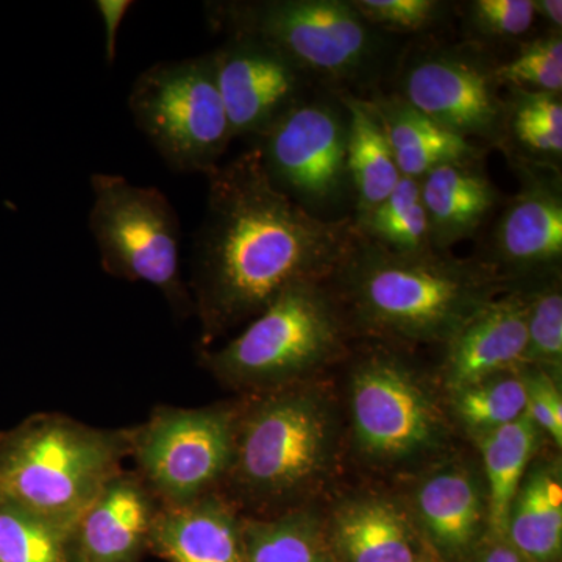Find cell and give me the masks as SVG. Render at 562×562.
<instances>
[{
  "mask_svg": "<svg viewBox=\"0 0 562 562\" xmlns=\"http://www.w3.org/2000/svg\"><path fill=\"white\" fill-rule=\"evenodd\" d=\"M497 65L472 44L424 46L403 58L395 94L454 135L501 147L505 101Z\"/></svg>",
  "mask_w": 562,
  "mask_h": 562,
  "instance_id": "7c38bea8",
  "label": "cell"
},
{
  "mask_svg": "<svg viewBox=\"0 0 562 562\" xmlns=\"http://www.w3.org/2000/svg\"><path fill=\"white\" fill-rule=\"evenodd\" d=\"M464 21L473 38L505 43L522 38L538 20L532 0H472Z\"/></svg>",
  "mask_w": 562,
  "mask_h": 562,
  "instance_id": "d6a6232c",
  "label": "cell"
},
{
  "mask_svg": "<svg viewBox=\"0 0 562 562\" xmlns=\"http://www.w3.org/2000/svg\"><path fill=\"white\" fill-rule=\"evenodd\" d=\"M483 158L447 162L420 179L432 249L450 251L454 244L479 235L502 209V192L492 183Z\"/></svg>",
  "mask_w": 562,
  "mask_h": 562,
  "instance_id": "ffe728a7",
  "label": "cell"
},
{
  "mask_svg": "<svg viewBox=\"0 0 562 562\" xmlns=\"http://www.w3.org/2000/svg\"><path fill=\"white\" fill-rule=\"evenodd\" d=\"M0 562H77L76 525L0 495Z\"/></svg>",
  "mask_w": 562,
  "mask_h": 562,
  "instance_id": "4316f807",
  "label": "cell"
},
{
  "mask_svg": "<svg viewBox=\"0 0 562 562\" xmlns=\"http://www.w3.org/2000/svg\"><path fill=\"white\" fill-rule=\"evenodd\" d=\"M325 536L333 562H419L428 552L408 506L384 495L342 502Z\"/></svg>",
  "mask_w": 562,
  "mask_h": 562,
  "instance_id": "ac0fdd59",
  "label": "cell"
},
{
  "mask_svg": "<svg viewBox=\"0 0 562 562\" xmlns=\"http://www.w3.org/2000/svg\"><path fill=\"white\" fill-rule=\"evenodd\" d=\"M355 449L371 464L397 468L430 457L449 438L446 416L430 386L408 362L372 351L349 379Z\"/></svg>",
  "mask_w": 562,
  "mask_h": 562,
  "instance_id": "9c48e42d",
  "label": "cell"
},
{
  "mask_svg": "<svg viewBox=\"0 0 562 562\" xmlns=\"http://www.w3.org/2000/svg\"><path fill=\"white\" fill-rule=\"evenodd\" d=\"M349 111L347 169L353 194V222L364 220L397 188L402 173L379 114L369 99L342 92Z\"/></svg>",
  "mask_w": 562,
  "mask_h": 562,
  "instance_id": "7402d4cb",
  "label": "cell"
},
{
  "mask_svg": "<svg viewBox=\"0 0 562 562\" xmlns=\"http://www.w3.org/2000/svg\"><path fill=\"white\" fill-rule=\"evenodd\" d=\"M535 3L536 20H542L549 25V32L562 31V2L561 0H532Z\"/></svg>",
  "mask_w": 562,
  "mask_h": 562,
  "instance_id": "8d00e7d4",
  "label": "cell"
},
{
  "mask_svg": "<svg viewBox=\"0 0 562 562\" xmlns=\"http://www.w3.org/2000/svg\"><path fill=\"white\" fill-rule=\"evenodd\" d=\"M369 101L382 121L402 177L420 180L447 162L484 157V147L447 131L395 92L373 94Z\"/></svg>",
  "mask_w": 562,
  "mask_h": 562,
  "instance_id": "44dd1931",
  "label": "cell"
},
{
  "mask_svg": "<svg viewBox=\"0 0 562 562\" xmlns=\"http://www.w3.org/2000/svg\"><path fill=\"white\" fill-rule=\"evenodd\" d=\"M349 111L342 91L310 92L258 139L262 168L277 190L313 216L342 220L353 206L349 169Z\"/></svg>",
  "mask_w": 562,
  "mask_h": 562,
  "instance_id": "30bf717a",
  "label": "cell"
},
{
  "mask_svg": "<svg viewBox=\"0 0 562 562\" xmlns=\"http://www.w3.org/2000/svg\"><path fill=\"white\" fill-rule=\"evenodd\" d=\"M419 562H438L435 560V558L431 557L430 553H425V557L422 558V560Z\"/></svg>",
  "mask_w": 562,
  "mask_h": 562,
  "instance_id": "74e56055",
  "label": "cell"
},
{
  "mask_svg": "<svg viewBox=\"0 0 562 562\" xmlns=\"http://www.w3.org/2000/svg\"><path fill=\"white\" fill-rule=\"evenodd\" d=\"M327 283L351 330L442 346L473 314L508 291L506 281L480 257L438 250L395 254L358 232Z\"/></svg>",
  "mask_w": 562,
  "mask_h": 562,
  "instance_id": "7a4b0ae2",
  "label": "cell"
},
{
  "mask_svg": "<svg viewBox=\"0 0 562 562\" xmlns=\"http://www.w3.org/2000/svg\"><path fill=\"white\" fill-rule=\"evenodd\" d=\"M236 403L180 408L161 405L131 428L135 471L162 506L221 492L231 471Z\"/></svg>",
  "mask_w": 562,
  "mask_h": 562,
  "instance_id": "8fae6325",
  "label": "cell"
},
{
  "mask_svg": "<svg viewBox=\"0 0 562 562\" xmlns=\"http://www.w3.org/2000/svg\"><path fill=\"white\" fill-rule=\"evenodd\" d=\"M244 562H333L325 520L305 508L243 516Z\"/></svg>",
  "mask_w": 562,
  "mask_h": 562,
  "instance_id": "484cf974",
  "label": "cell"
},
{
  "mask_svg": "<svg viewBox=\"0 0 562 562\" xmlns=\"http://www.w3.org/2000/svg\"><path fill=\"white\" fill-rule=\"evenodd\" d=\"M338 416L330 395L306 382L236 402L231 471L221 494L243 516L301 508L331 475Z\"/></svg>",
  "mask_w": 562,
  "mask_h": 562,
  "instance_id": "3957f363",
  "label": "cell"
},
{
  "mask_svg": "<svg viewBox=\"0 0 562 562\" xmlns=\"http://www.w3.org/2000/svg\"><path fill=\"white\" fill-rule=\"evenodd\" d=\"M561 273L550 272L508 283V288L520 292L527 310V351L524 364L542 369L558 382H561L562 372Z\"/></svg>",
  "mask_w": 562,
  "mask_h": 562,
  "instance_id": "f1b7e54d",
  "label": "cell"
},
{
  "mask_svg": "<svg viewBox=\"0 0 562 562\" xmlns=\"http://www.w3.org/2000/svg\"><path fill=\"white\" fill-rule=\"evenodd\" d=\"M443 347L441 376L447 392L522 368L527 310L520 292L508 288L473 314Z\"/></svg>",
  "mask_w": 562,
  "mask_h": 562,
  "instance_id": "e0dca14e",
  "label": "cell"
},
{
  "mask_svg": "<svg viewBox=\"0 0 562 562\" xmlns=\"http://www.w3.org/2000/svg\"><path fill=\"white\" fill-rule=\"evenodd\" d=\"M498 85L508 90L562 92V33L549 32L525 43L516 57L498 63Z\"/></svg>",
  "mask_w": 562,
  "mask_h": 562,
  "instance_id": "4dcf8cb0",
  "label": "cell"
},
{
  "mask_svg": "<svg viewBox=\"0 0 562 562\" xmlns=\"http://www.w3.org/2000/svg\"><path fill=\"white\" fill-rule=\"evenodd\" d=\"M355 228L369 241L395 254L431 251L430 225L422 201L420 180L402 177L386 201L380 203Z\"/></svg>",
  "mask_w": 562,
  "mask_h": 562,
  "instance_id": "83f0119b",
  "label": "cell"
},
{
  "mask_svg": "<svg viewBox=\"0 0 562 562\" xmlns=\"http://www.w3.org/2000/svg\"><path fill=\"white\" fill-rule=\"evenodd\" d=\"M501 147L509 160L561 168L562 98L550 92L509 90Z\"/></svg>",
  "mask_w": 562,
  "mask_h": 562,
  "instance_id": "d4e9b609",
  "label": "cell"
},
{
  "mask_svg": "<svg viewBox=\"0 0 562 562\" xmlns=\"http://www.w3.org/2000/svg\"><path fill=\"white\" fill-rule=\"evenodd\" d=\"M449 394L454 419L472 438L505 427L527 413L520 369L498 373Z\"/></svg>",
  "mask_w": 562,
  "mask_h": 562,
  "instance_id": "f546056e",
  "label": "cell"
},
{
  "mask_svg": "<svg viewBox=\"0 0 562 562\" xmlns=\"http://www.w3.org/2000/svg\"><path fill=\"white\" fill-rule=\"evenodd\" d=\"M149 553L166 562H244L243 514L221 492L187 505H161Z\"/></svg>",
  "mask_w": 562,
  "mask_h": 562,
  "instance_id": "d6986e66",
  "label": "cell"
},
{
  "mask_svg": "<svg viewBox=\"0 0 562 562\" xmlns=\"http://www.w3.org/2000/svg\"><path fill=\"white\" fill-rule=\"evenodd\" d=\"M160 509L138 473L121 469L77 520V562L143 561Z\"/></svg>",
  "mask_w": 562,
  "mask_h": 562,
  "instance_id": "2e32d148",
  "label": "cell"
},
{
  "mask_svg": "<svg viewBox=\"0 0 562 562\" xmlns=\"http://www.w3.org/2000/svg\"><path fill=\"white\" fill-rule=\"evenodd\" d=\"M205 177L188 288L206 347L292 284L330 279L357 231L353 217L319 220L277 190L257 146Z\"/></svg>",
  "mask_w": 562,
  "mask_h": 562,
  "instance_id": "6da1fadb",
  "label": "cell"
},
{
  "mask_svg": "<svg viewBox=\"0 0 562 562\" xmlns=\"http://www.w3.org/2000/svg\"><path fill=\"white\" fill-rule=\"evenodd\" d=\"M541 432L530 414L525 413L505 427L473 436L482 452L491 538H505L509 509L531 465Z\"/></svg>",
  "mask_w": 562,
  "mask_h": 562,
  "instance_id": "cb8c5ba5",
  "label": "cell"
},
{
  "mask_svg": "<svg viewBox=\"0 0 562 562\" xmlns=\"http://www.w3.org/2000/svg\"><path fill=\"white\" fill-rule=\"evenodd\" d=\"M408 512L438 562H469L490 530L483 475L460 460L439 462L414 486Z\"/></svg>",
  "mask_w": 562,
  "mask_h": 562,
  "instance_id": "9a60e30c",
  "label": "cell"
},
{
  "mask_svg": "<svg viewBox=\"0 0 562 562\" xmlns=\"http://www.w3.org/2000/svg\"><path fill=\"white\" fill-rule=\"evenodd\" d=\"M233 138L260 139L316 83L269 44L227 36L210 52Z\"/></svg>",
  "mask_w": 562,
  "mask_h": 562,
  "instance_id": "5bb4252c",
  "label": "cell"
},
{
  "mask_svg": "<svg viewBox=\"0 0 562 562\" xmlns=\"http://www.w3.org/2000/svg\"><path fill=\"white\" fill-rule=\"evenodd\" d=\"M88 227L103 271L161 292L177 317L194 313L181 277L179 214L165 192L138 187L116 173H92Z\"/></svg>",
  "mask_w": 562,
  "mask_h": 562,
  "instance_id": "52a82bcc",
  "label": "cell"
},
{
  "mask_svg": "<svg viewBox=\"0 0 562 562\" xmlns=\"http://www.w3.org/2000/svg\"><path fill=\"white\" fill-rule=\"evenodd\" d=\"M505 538L530 562H561L560 462L539 461L528 468L509 509Z\"/></svg>",
  "mask_w": 562,
  "mask_h": 562,
  "instance_id": "603a6c76",
  "label": "cell"
},
{
  "mask_svg": "<svg viewBox=\"0 0 562 562\" xmlns=\"http://www.w3.org/2000/svg\"><path fill=\"white\" fill-rule=\"evenodd\" d=\"M132 0H95L94 9L98 10L103 25V38H105V60L113 66L117 58V36L125 14L132 9Z\"/></svg>",
  "mask_w": 562,
  "mask_h": 562,
  "instance_id": "e575fe53",
  "label": "cell"
},
{
  "mask_svg": "<svg viewBox=\"0 0 562 562\" xmlns=\"http://www.w3.org/2000/svg\"><path fill=\"white\" fill-rule=\"evenodd\" d=\"M473 562H530L524 557L516 547L509 543L506 538H491L486 536L483 542L480 543L475 554H473Z\"/></svg>",
  "mask_w": 562,
  "mask_h": 562,
  "instance_id": "d590c367",
  "label": "cell"
},
{
  "mask_svg": "<svg viewBox=\"0 0 562 562\" xmlns=\"http://www.w3.org/2000/svg\"><path fill=\"white\" fill-rule=\"evenodd\" d=\"M131 458V428L106 430L60 413H38L0 431V495L65 524Z\"/></svg>",
  "mask_w": 562,
  "mask_h": 562,
  "instance_id": "5b68a950",
  "label": "cell"
},
{
  "mask_svg": "<svg viewBox=\"0 0 562 562\" xmlns=\"http://www.w3.org/2000/svg\"><path fill=\"white\" fill-rule=\"evenodd\" d=\"M525 395H527V413L538 425L539 430L547 432L554 446H562V397L560 382L550 373L532 366H522Z\"/></svg>",
  "mask_w": 562,
  "mask_h": 562,
  "instance_id": "836d02e7",
  "label": "cell"
},
{
  "mask_svg": "<svg viewBox=\"0 0 562 562\" xmlns=\"http://www.w3.org/2000/svg\"><path fill=\"white\" fill-rule=\"evenodd\" d=\"M205 11L214 31L262 41L336 91L371 87L394 57L390 36L350 0H232Z\"/></svg>",
  "mask_w": 562,
  "mask_h": 562,
  "instance_id": "277c9868",
  "label": "cell"
},
{
  "mask_svg": "<svg viewBox=\"0 0 562 562\" xmlns=\"http://www.w3.org/2000/svg\"><path fill=\"white\" fill-rule=\"evenodd\" d=\"M519 191L505 199L480 255L508 283L561 271V168L509 160Z\"/></svg>",
  "mask_w": 562,
  "mask_h": 562,
  "instance_id": "4fadbf2b",
  "label": "cell"
},
{
  "mask_svg": "<svg viewBox=\"0 0 562 562\" xmlns=\"http://www.w3.org/2000/svg\"><path fill=\"white\" fill-rule=\"evenodd\" d=\"M349 331L327 281H303L277 295L221 349H203L201 361L228 390L260 394L313 380L341 357Z\"/></svg>",
  "mask_w": 562,
  "mask_h": 562,
  "instance_id": "8992f818",
  "label": "cell"
},
{
  "mask_svg": "<svg viewBox=\"0 0 562 562\" xmlns=\"http://www.w3.org/2000/svg\"><path fill=\"white\" fill-rule=\"evenodd\" d=\"M128 111L173 172L206 176L233 139L210 52L143 70L133 81Z\"/></svg>",
  "mask_w": 562,
  "mask_h": 562,
  "instance_id": "ba28073f",
  "label": "cell"
},
{
  "mask_svg": "<svg viewBox=\"0 0 562 562\" xmlns=\"http://www.w3.org/2000/svg\"><path fill=\"white\" fill-rule=\"evenodd\" d=\"M366 22L383 33L430 32L447 18L441 0H350Z\"/></svg>",
  "mask_w": 562,
  "mask_h": 562,
  "instance_id": "1f68e13d",
  "label": "cell"
}]
</instances>
